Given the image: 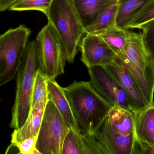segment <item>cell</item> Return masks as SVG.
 Returning <instances> with one entry per match:
<instances>
[{
	"instance_id": "27",
	"label": "cell",
	"mask_w": 154,
	"mask_h": 154,
	"mask_svg": "<svg viewBox=\"0 0 154 154\" xmlns=\"http://www.w3.org/2000/svg\"><path fill=\"white\" fill-rule=\"evenodd\" d=\"M5 154H20V151L15 144L11 143L7 147Z\"/></svg>"
},
{
	"instance_id": "20",
	"label": "cell",
	"mask_w": 154,
	"mask_h": 154,
	"mask_svg": "<svg viewBox=\"0 0 154 154\" xmlns=\"http://www.w3.org/2000/svg\"><path fill=\"white\" fill-rule=\"evenodd\" d=\"M61 154H87L81 134H79L70 130L64 140Z\"/></svg>"
},
{
	"instance_id": "18",
	"label": "cell",
	"mask_w": 154,
	"mask_h": 154,
	"mask_svg": "<svg viewBox=\"0 0 154 154\" xmlns=\"http://www.w3.org/2000/svg\"><path fill=\"white\" fill-rule=\"evenodd\" d=\"M132 31L117 27L100 34V36L117 55L123 50Z\"/></svg>"
},
{
	"instance_id": "15",
	"label": "cell",
	"mask_w": 154,
	"mask_h": 154,
	"mask_svg": "<svg viewBox=\"0 0 154 154\" xmlns=\"http://www.w3.org/2000/svg\"><path fill=\"white\" fill-rule=\"evenodd\" d=\"M118 5L117 0L108 4L92 23L84 28L85 33L99 35L116 26Z\"/></svg>"
},
{
	"instance_id": "5",
	"label": "cell",
	"mask_w": 154,
	"mask_h": 154,
	"mask_svg": "<svg viewBox=\"0 0 154 154\" xmlns=\"http://www.w3.org/2000/svg\"><path fill=\"white\" fill-rule=\"evenodd\" d=\"M35 41L39 70L48 79H55L64 73L67 61L58 34L48 22L39 32Z\"/></svg>"
},
{
	"instance_id": "25",
	"label": "cell",
	"mask_w": 154,
	"mask_h": 154,
	"mask_svg": "<svg viewBox=\"0 0 154 154\" xmlns=\"http://www.w3.org/2000/svg\"><path fill=\"white\" fill-rule=\"evenodd\" d=\"M38 137V134L15 144L20 151V154H33L37 149L36 143Z\"/></svg>"
},
{
	"instance_id": "3",
	"label": "cell",
	"mask_w": 154,
	"mask_h": 154,
	"mask_svg": "<svg viewBox=\"0 0 154 154\" xmlns=\"http://www.w3.org/2000/svg\"><path fill=\"white\" fill-rule=\"evenodd\" d=\"M38 69L36 41H32L27 44L16 75L15 100L10 125L14 130L23 126L31 110L33 86Z\"/></svg>"
},
{
	"instance_id": "4",
	"label": "cell",
	"mask_w": 154,
	"mask_h": 154,
	"mask_svg": "<svg viewBox=\"0 0 154 154\" xmlns=\"http://www.w3.org/2000/svg\"><path fill=\"white\" fill-rule=\"evenodd\" d=\"M45 15L61 40L67 61L73 63L86 34L73 0H53Z\"/></svg>"
},
{
	"instance_id": "22",
	"label": "cell",
	"mask_w": 154,
	"mask_h": 154,
	"mask_svg": "<svg viewBox=\"0 0 154 154\" xmlns=\"http://www.w3.org/2000/svg\"><path fill=\"white\" fill-rule=\"evenodd\" d=\"M154 19V0H150L143 10L132 20L128 29L141 28Z\"/></svg>"
},
{
	"instance_id": "11",
	"label": "cell",
	"mask_w": 154,
	"mask_h": 154,
	"mask_svg": "<svg viewBox=\"0 0 154 154\" xmlns=\"http://www.w3.org/2000/svg\"><path fill=\"white\" fill-rule=\"evenodd\" d=\"M105 67L125 92L137 114L149 106L136 83L118 57L115 63Z\"/></svg>"
},
{
	"instance_id": "7",
	"label": "cell",
	"mask_w": 154,
	"mask_h": 154,
	"mask_svg": "<svg viewBox=\"0 0 154 154\" xmlns=\"http://www.w3.org/2000/svg\"><path fill=\"white\" fill-rule=\"evenodd\" d=\"M70 128L54 103L48 100L38 134L36 149L42 154H61Z\"/></svg>"
},
{
	"instance_id": "23",
	"label": "cell",
	"mask_w": 154,
	"mask_h": 154,
	"mask_svg": "<svg viewBox=\"0 0 154 154\" xmlns=\"http://www.w3.org/2000/svg\"><path fill=\"white\" fill-rule=\"evenodd\" d=\"M141 29L143 30L141 33L144 45L154 64V19L145 24Z\"/></svg>"
},
{
	"instance_id": "9",
	"label": "cell",
	"mask_w": 154,
	"mask_h": 154,
	"mask_svg": "<svg viewBox=\"0 0 154 154\" xmlns=\"http://www.w3.org/2000/svg\"><path fill=\"white\" fill-rule=\"evenodd\" d=\"M79 48L81 52L80 59L88 68L110 66L117 58V54L99 35L86 34Z\"/></svg>"
},
{
	"instance_id": "14",
	"label": "cell",
	"mask_w": 154,
	"mask_h": 154,
	"mask_svg": "<svg viewBox=\"0 0 154 154\" xmlns=\"http://www.w3.org/2000/svg\"><path fill=\"white\" fill-rule=\"evenodd\" d=\"M135 134L136 139L154 145V105L147 107L135 115Z\"/></svg>"
},
{
	"instance_id": "21",
	"label": "cell",
	"mask_w": 154,
	"mask_h": 154,
	"mask_svg": "<svg viewBox=\"0 0 154 154\" xmlns=\"http://www.w3.org/2000/svg\"><path fill=\"white\" fill-rule=\"evenodd\" d=\"M48 79L38 69L35 77L32 100V107L39 102L48 101Z\"/></svg>"
},
{
	"instance_id": "2",
	"label": "cell",
	"mask_w": 154,
	"mask_h": 154,
	"mask_svg": "<svg viewBox=\"0 0 154 154\" xmlns=\"http://www.w3.org/2000/svg\"><path fill=\"white\" fill-rule=\"evenodd\" d=\"M136 83L148 106L154 105V64L142 39L132 32L122 51L117 55Z\"/></svg>"
},
{
	"instance_id": "19",
	"label": "cell",
	"mask_w": 154,
	"mask_h": 154,
	"mask_svg": "<svg viewBox=\"0 0 154 154\" xmlns=\"http://www.w3.org/2000/svg\"><path fill=\"white\" fill-rule=\"evenodd\" d=\"M53 0H17L9 10L16 11H37L46 14Z\"/></svg>"
},
{
	"instance_id": "26",
	"label": "cell",
	"mask_w": 154,
	"mask_h": 154,
	"mask_svg": "<svg viewBox=\"0 0 154 154\" xmlns=\"http://www.w3.org/2000/svg\"><path fill=\"white\" fill-rule=\"evenodd\" d=\"M133 154H154V145H150L135 139Z\"/></svg>"
},
{
	"instance_id": "17",
	"label": "cell",
	"mask_w": 154,
	"mask_h": 154,
	"mask_svg": "<svg viewBox=\"0 0 154 154\" xmlns=\"http://www.w3.org/2000/svg\"><path fill=\"white\" fill-rule=\"evenodd\" d=\"M150 0H118L116 23L117 27L128 29L132 20Z\"/></svg>"
},
{
	"instance_id": "6",
	"label": "cell",
	"mask_w": 154,
	"mask_h": 154,
	"mask_svg": "<svg viewBox=\"0 0 154 154\" xmlns=\"http://www.w3.org/2000/svg\"><path fill=\"white\" fill-rule=\"evenodd\" d=\"M31 32L30 29L20 25L0 36V86L16 76Z\"/></svg>"
},
{
	"instance_id": "29",
	"label": "cell",
	"mask_w": 154,
	"mask_h": 154,
	"mask_svg": "<svg viewBox=\"0 0 154 154\" xmlns=\"http://www.w3.org/2000/svg\"><path fill=\"white\" fill-rule=\"evenodd\" d=\"M117 1H118V0H117Z\"/></svg>"
},
{
	"instance_id": "12",
	"label": "cell",
	"mask_w": 154,
	"mask_h": 154,
	"mask_svg": "<svg viewBox=\"0 0 154 154\" xmlns=\"http://www.w3.org/2000/svg\"><path fill=\"white\" fill-rule=\"evenodd\" d=\"M47 84L48 100L54 103L70 129L79 134H81L63 88L55 79H48Z\"/></svg>"
},
{
	"instance_id": "28",
	"label": "cell",
	"mask_w": 154,
	"mask_h": 154,
	"mask_svg": "<svg viewBox=\"0 0 154 154\" xmlns=\"http://www.w3.org/2000/svg\"><path fill=\"white\" fill-rule=\"evenodd\" d=\"M33 154H42L40 152H39V151H38V150L36 149V150H35L34 151V152H33Z\"/></svg>"
},
{
	"instance_id": "16",
	"label": "cell",
	"mask_w": 154,
	"mask_h": 154,
	"mask_svg": "<svg viewBox=\"0 0 154 154\" xmlns=\"http://www.w3.org/2000/svg\"><path fill=\"white\" fill-rule=\"evenodd\" d=\"M73 1L82 25L85 28L92 23L103 9L115 0Z\"/></svg>"
},
{
	"instance_id": "8",
	"label": "cell",
	"mask_w": 154,
	"mask_h": 154,
	"mask_svg": "<svg viewBox=\"0 0 154 154\" xmlns=\"http://www.w3.org/2000/svg\"><path fill=\"white\" fill-rule=\"evenodd\" d=\"M88 69L91 86L105 100L113 107H120L136 115L125 92L105 67L95 66Z\"/></svg>"
},
{
	"instance_id": "1",
	"label": "cell",
	"mask_w": 154,
	"mask_h": 154,
	"mask_svg": "<svg viewBox=\"0 0 154 154\" xmlns=\"http://www.w3.org/2000/svg\"><path fill=\"white\" fill-rule=\"evenodd\" d=\"M63 89L81 134L94 136L113 106L90 82L74 81Z\"/></svg>"
},
{
	"instance_id": "10",
	"label": "cell",
	"mask_w": 154,
	"mask_h": 154,
	"mask_svg": "<svg viewBox=\"0 0 154 154\" xmlns=\"http://www.w3.org/2000/svg\"><path fill=\"white\" fill-rule=\"evenodd\" d=\"M94 137L105 154H133L135 135L116 130L105 119Z\"/></svg>"
},
{
	"instance_id": "13",
	"label": "cell",
	"mask_w": 154,
	"mask_h": 154,
	"mask_svg": "<svg viewBox=\"0 0 154 154\" xmlns=\"http://www.w3.org/2000/svg\"><path fill=\"white\" fill-rule=\"evenodd\" d=\"M47 102L41 101L32 107L29 117L23 126L20 129L14 130L13 132L11 143L16 144L39 134Z\"/></svg>"
},
{
	"instance_id": "24",
	"label": "cell",
	"mask_w": 154,
	"mask_h": 154,
	"mask_svg": "<svg viewBox=\"0 0 154 154\" xmlns=\"http://www.w3.org/2000/svg\"><path fill=\"white\" fill-rule=\"evenodd\" d=\"M81 137L87 154H105L99 145L94 136L81 134Z\"/></svg>"
}]
</instances>
